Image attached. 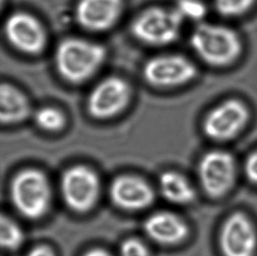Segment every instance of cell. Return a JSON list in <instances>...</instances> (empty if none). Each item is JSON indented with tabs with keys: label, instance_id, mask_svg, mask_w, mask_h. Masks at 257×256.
Segmentation results:
<instances>
[{
	"label": "cell",
	"instance_id": "obj_1",
	"mask_svg": "<svg viewBox=\"0 0 257 256\" xmlns=\"http://www.w3.org/2000/svg\"><path fill=\"white\" fill-rule=\"evenodd\" d=\"M107 57L104 45L90 39L71 36L58 43L54 63L59 76L68 83L80 84L91 79Z\"/></svg>",
	"mask_w": 257,
	"mask_h": 256
},
{
	"label": "cell",
	"instance_id": "obj_2",
	"mask_svg": "<svg viewBox=\"0 0 257 256\" xmlns=\"http://www.w3.org/2000/svg\"><path fill=\"white\" fill-rule=\"evenodd\" d=\"M191 49L204 63L217 68L233 64L242 52L240 35L225 25L202 22L190 38Z\"/></svg>",
	"mask_w": 257,
	"mask_h": 256
},
{
	"label": "cell",
	"instance_id": "obj_3",
	"mask_svg": "<svg viewBox=\"0 0 257 256\" xmlns=\"http://www.w3.org/2000/svg\"><path fill=\"white\" fill-rule=\"evenodd\" d=\"M184 21L174 7H150L137 14L130 25L133 37L142 44L161 48L180 37Z\"/></svg>",
	"mask_w": 257,
	"mask_h": 256
},
{
	"label": "cell",
	"instance_id": "obj_4",
	"mask_svg": "<svg viewBox=\"0 0 257 256\" xmlns=\"http://www.w3.org/2000/svg\"><path fill=\"white\" fill-rule=\"evenodd\" d=\"M10 196L14 206L29 219H38L49 211L52 190L45 174L35 169L18 173L11 183Z\"/></svg>",
	"mask_w": 257,
	"mask_h": 256
},
{
	"label": "cell",
	"instance_id": "obj_5",
	"mask_svg": "<svg viewBox=\"0 0 257 256\" xmlns=\"http://www.w3.org/2000/svg\"><path fill=\"white\" fill-rule=\"evenodd\" d=\"M198 76V68L187 56L178 53H164L144 63L143 76L150 86L171 90L184 86Z\"/></svg>",
	"mask_w": 257,
	"mask_h": 256
},
{
	"label": "cell",
	"instance_id": "obj_6",
	"mask_svg": "<svg viewBox=\"0 0 257 256\" xmlns=\"http://www.w3.org/2000/svg\"><path fill=\"white\" fill-rule=\"evenodd\" d=\"M132 97V87L128 81L121 76H107L90 90L87 97V111L95 119H110L125 111Z\"/></svg>",
	"mask_w": 257,
	"mask_h": 256
},
{
	"label": "cell",
	"instance_id": "obj_7",
	"mask_svg": "<svg viewBox=\"0 0 257 256\" xmlns=\"http://www.w3.org/2000/svg\"><path fill=\"white\" fill-rule=\"evenodd\" d=\"M7 42L19 52L38 56L48 45V32L42 21L34 14L18 11L9 14L4 23Z\"/></svg>",
	"mask_w": 257,
	"mask_h": 256
},
{
	"label": "cell",
	"instance_id": "obj_8",
	"mask_svg": "<svg viewBox=\"0 0 257 256\" xmlns=\"http://www.w3.org/2000/svg\"><path fill=\"white\" fill-rule=\"evenodd\" d=\"M100 180L90 168L77 165L68 169L61 179V191L65 204L77 212H86L97 204Z\"/></svg>",
	"mask_w": 257,
	"mask_h": 256
},
{
	"label": "cell",
	"instance_id": "obj_9",
	"mask_svg": "<svg viewBox=\"0 0 257 256\" xmlns=\"http://www.w3.org/2000/svg\"><path fill=\"white\" fill-rule=\"evenodd\" d=\"M249 118V109L243 101L229 98L209 111L203 122V130L212 141L226 142L236 137Z\"/></svg>",
	"mask_w": 257,
	"mask_h": 256
},
{
	"label": "cell",
	"instance_id": "obj_10",
	"mask_svg": "<svg viewBox=\"0 0 257 256\" xmlns=\"http://www.w3.org/2000/svg\"><path fill=\"white\" fill-rule=\"evenodd\" d=\"M198 177L203 190L209 197H224L229 192L235 182V161L226 151H210L199 162Z\"/></svg>",
	"mask_w": 257,
	"mask_h": 256
},
{
	"label": "cell",
	"instance_id": "obj_11",
	"mask_svg": "<svg viewBox=\"0 0 257 256\" xmlns=\"http://www.w3.org/2000/svg\"><path fill=\"white\" fill-rule=\"evenodd\" d=\"M125 8V0H77L74 15L80 28L100 34L118 23Z\"/></svg>",
	"mask_w": 257,
	"mask_h": 256
},
{
	"label": "cell",
	"instance_id": "obj_12",
	"mask_svg": "<svg viewBox=\"0 0 257 256\" xmlns=\"http://www.w3.org/2000/svg\"><path fill=\"white\" fill-rule=\"evenodd\" d=\"M219 246L224 256H254L257 248V233L247 215L234 212L224 222Z\"/></svg>",
	"mask_w": 257,
	"mask_h": 256
},
{
	"label": "cell",
	"instance_id": "obj_13",
	"mask_svg": "<svg viewBox=\"0 0 257 256\" xmlns=\"http://www.w3.org/2000/svg\"><path fill=\"white\" fill-rule=\"evenodd\" d=\"M109 195L115 205L125 211H141L150 206L155 199L150 184L132 175L116 177L110 185Z\"/></svg>",
	"mask_w": 257,
	"mask_h": 256
},
{
	"label": "cell",
	"instance_id": "obj_14",
	"mask_svg": "<svg viewBox=\"0 0 257 256\" xmlns=\"http://www.w3.org/2000/svg\"><path fill=\"white\" fill-rule=\"evenodd\" d=\"M144 231L150 239L161 245H175L184 241L189 227L184 219L171 211H158L144 222Z\"/></svg>",
	"mask_w": 257,
	"mask_h": 256
},
{
	"label": "cell",
	"instance_id": "obj_15",
	"mask_svg": "<svg viewBox=\"0 0 257 256\" xmlns=\"http://www.w3.org/2000/svg\"><path fill=\"white\" fill-rule=\"evenodd\" d=\"M34 110L27 94L10 83L0 87V119L3 125H16L33 116Z\"/></svg>",
	"mask_w": 257,
	"mask_h": 256
},
{
	"label": "cell",
	"instance_id": "obj_16",
	"mask_svg": "<svg viewBox=\"0 0 257 256\" xmlns=\"http://www.w3.org/2000/svg\"><path fill=\"white\" fill-rule=\"evenodd\" d=\"M159 189L165 199L172 204H188L194 200L195 191L182 174L167 171L161 175Z\"/></svg>",
	"mask_w": 257,
	"mask_h": 256
},
{
	"label": "cell",
	"instance_id": "obj_17",
	"mask_svg": "<svg viewBox=\"0 0 257 256\" xmlns=\"http://www.w3.org/2000/svg\"><path fill=\"white\" fill-rule=\"evenodd\" d=\"M32 117L40 129L49 133L61 131L66 125V115L60 108L53 105H44L36 109Z\"/></svg>",
	"mask_w": 257,
	"mask_h": 256
},
{
	"label": "cell",
	"instance_id": "obj_18",
	"mask_svg": "<svg viewBox=\"0 0 257 256\" xmlns=\"http://www.w3.org/2000/svg\"><path fill=\"white\" fill-rule=\"evenodd\" d=\"M24 232L17 222L2 215L0 220V243L4 249L15 251L24 242Z\"/></svg>",
	"mask_w": 257,
	"mask_h": 256
},
{
	"label": "cell",
	"instance_id": "obj_19",
	"mask_svg": "<svg viewBox=\"0 0 257 256\" xmlns=\"http://www.w3.org/2000/svg\"><path fill=\"white\" fill-rule=\"evenodd\" d=\"M173 7L184 22L192 21L199 24L204 22L207 14V7L201 0H177Z\"/></svg>",
	"mask_w": 257,
	"mask_h": 256
},
{
	"label": "cell",
	"instance_id": "obj_20",
	"mask_svg": "<svg viewBox=\"0 0 257 256\" xmlns=\"http://www.w3.org/2000/svg\"><path fill=\"white\" fill-rule=\"evenodd\" d=\"M256 0H214L216 10L225 17L235 18L247 14Z\"/></svg>",
	"mask_w": 257,
	"mask_h": 256
},
{
	"label": "cell",
	"instance_id": "obj_21",
	"mask_svg": "<svg viewBox=\"0 0 257 256\" xmlns=\"http://www.w3.org/2000/svg\"><path fill=\"white\" fill-rule=\"evenodd\" d=\"M119 253L120 256H151L146 244L136 238L125 239L120 246Z\"/></svg>",
	"mask_w": 257,
	"mask_h": 256
},
{
	"label": "cell",
	"instance_id": "obj_22",
	"mask_svg": "<svg viewBox=\"0 0 257 256\" xmlns=\"http://www.w3.org/2000/svg\"><path fill=\"white\" fill-rule=\"evenodd\" d=\"M245 173L248 180L257 184V151L247 157L245 163Z\"/></svg>",
	"mask_w": 257,
	"mask_h": 256
},
{
	"label": "cell",
	"instance_id": "obj_23",
	"mask_svg": "<svg viewBox=\"0 0 257 256\" xmlns=\"http://www.w3.org/2000/svg\"><path fill=\"white\" fill-rule=\"evenodd\" d=\"M27 256H56V253L51 247L46 245H39L30 250Z\"/></svg>",
	"mask_w": 257,
	"mask_h": 256
},
{
	"label": "cell",
	"instance_id": "obj_24",
	"mask_svg": "<svg viewBox=\"0 0 257 256\" xmlns=\"http://www.w3.org/2000/svg\"><path fill=\"white\" fill-rule=\"evenodd\" d=\"M84 256H111L106 250L102 248H93L85 253Z\"/></svg>",
	"mask_w": 257,
	"mask_h": 256
}]
</instances>
